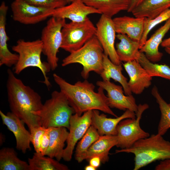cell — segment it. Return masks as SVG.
Here are the masks:
<instances>
[{
    "instance_id": "5",
    "label": "cell",
    "mask_w": 170,
    "mask_h": 170,
    "mask_svg": "<svg viewBox=\"0 0 170 170\" xmlns=\"http://www.w3.org/2000/svg\"><path fill=\"white\" fill-rule=\"evenodd\" d=\"M104 54L102 47L95 36L81 48L70 53L63 59L61 65L65 66L74 63L80 64L83 67L81 75L87 79L91 71L100 75L103 70Z\"/></svg>"
},
{
    "instance_id": "30",
    "label": "cell",
    "mask_w": 170,
    "mask_h": 170,
    "mask_svg": "<svg viewBox=\"0 0 170 170\" xmlns=\"http://www.w3.org/2000/svg\"><path fill=\"white\" fill-rule=\"evenodd\" d=\"M136 61L152 77L158 76L170 80V67L168 65L152 62L147 58L144 53L140 52Z\"/></svg>"
},
{
    "instance_id": "3",
    "label": "cell",
    "mask_w": 170,
    "mask_h": 170,
    "mask_svg": "<svg viewBox=\"0 0 170 170\" xmlns=\"http://www.w3.org/2000/svg\"><path fill=\"white\" fill-rule=\"evenodd\" d=\"M125 152L134 155L133 170H138L157 160L170 158V142L157 133L136 141L131 147L116 150L115 153Z\"/></svg>"
},
{
    "instance_id": "41",
    "label": "cell",
    "mask_w": 170,
    "mask_h": 170,
    "mask_svg": "<svg viewBox=\"0 0 170 170\" xmlns=\"http://www.w3.org/2000/svg\"><path fill=\"white\" fill-rule=\"evenodd\" d=\"M166 52L170 55V47H167L165 48Z\"/></svg>"
},
{
    "instance_id": "21",
    "label": "cell",
    "mask_w": 170,
    "mask_h": 170,
    "mask_svg": "<svg viewBox=\"0 0 170 170\" xmlns=\"http://www.w3.org/2000/svg\"><path fill=\"white\" fill-rule=\"evenodd\" d=\"M170 29V18L157 29L150 37L147 39L139 49L151 62L155 63L161 60L163 54L159 50V47L164 36Z\"/></svg>"
},
{
    "instance_id": "19",
    "label": "cell",
    "mask_w": 170,
    "mask_h": 170,
    "mask_svg": "<svg viewBox=\"0 0 170 170\" xmlns=\"http://www.w3.org/2000/svg\"><path fill=\"white\" fill-rule=\"evenodd\" d=\"M8 9L5 2H2L0 6V66L5 65L10 67L16 64L19 56L11 52L8 47L9 38L6 31V25Z\"/></svg>"
},
{
    "instance_id": "9",
    "label": "cell",
    "mask_w": 170,
    "mask_h": 170,
    "mask_svg": "<svg viewBox=\"0 0 170 170\" xmlns=\"http://www.w3.org/2000/svg\"><path fill=\"white\" fill-rule=\"evenodd\" d=\"M149 108V105L146 103L139 104L135 118H128L120 122L116 127L117 147L121 149L129 148L139 140L150 136L140 125L142 115Z\"/></svg>"
},
{
    "instance_id": "36",
    "label": "cell",
    "mask_w": 170,
    "mask_h": 170,
    "mask_svg": "<svg viewBox=\"0 0 170 170\" xmlns=\"http://www.w3.org/2000/svg\"><path fill=\"white\" fill-rule=\"evenodd\" d=\"M155 170H170V158L161 161L155 167Z\"/></svg>"
},
{
    "instance_id": "24",
    "label": "cell",
    "mask_w": 170,
    "mask_h": 170,
    "mask_svg": "<svg viewBox=\"0 0 170 170\" xmlns=\"http://www.w3.org/2000/svg\"><path fill=\"white\" fill-rule=\"evenodd\" d=\"M86 5L98 10L101 14L112 18L128 9L131 0H82Z\"/></svg>"
},
{
    "instance_id": "28",
    "label": "cell",
    "mask_w": 170,
    "mask_h": 170,
    "mask_svg": "<svg viewBox=\"0 0 170 170\" xmlns=\"http://www.w3.org/2000/svg\"><path fill=\"white\" fill-rule=\"evenodd\" d=\"M36 152L28 159L30 170H68V167L50 157Z\"/></svg>"
},
{
    "instance_id": "6",
    "label": "cell",
    "mask_w": 170,
    "mask_h": 170,
    "mask_svg": "<svg viewBox=\"0 0 170 170\" xmlns=\"http://www.w3.org/2000/svg\"><path fill=\"white\" fill-rule=\"evenodd\" d=\"M12 50L18 55V60L14 68V73L20 74L25 69L29 67L39 68L42 73L44 78L42 82L48 87L51 84L47 74L51 69L47 62H42L41 55L42 53V43L41 39L26 41L22 39L18 40Z\"/></svg>"
},
{
    "instance_id": "20",
    "label": "cell",
    "mask_w": 170,
    "mask_h": 170,
    "mask_svg": "<svg viewBox=\"0 0 170 170\" xmlns=\"http://www.w3.org/2000/svg\"><path fill=\"white\" fill-rule=\"evenodd\" d=\"M117 143L116 135H104L101 136L78 159L79 163L84 160H89L94 156H98L101 162L105 163L108 162L109 155L110 150Z\"/></svg>"
},
{
    "instance_id": "35",
    "label": "cell",
    "mask_w": 170,
    "mask_h": 170,
    "mask_svg": "<svg viewBox=\"0 0 170 170\" xmlns=\"http://www.w3.org/2000/svg\"><path fill=\"white\" fill-rule=\"evenodd\" d=\"M49 143V137L48 128L42 137L40 145V154L45 156L48 147Z\"/></svg>"
},
{
    "instance_id": "16",
    "label": "cell",
    "mask_w": 170,
    "mask_h": 170,
    "mask_svg": "<svg viewBox=\"0 0 170 170\" xmlns=\"http://www.w3.org/2000/svg\"><path fill=\"white\" fill-rule=\"evenodd\" d=\"M136 117L135 113L129 110H127L121 116L115 118H108L104 114H100L99 110H93L91 125L96 128L100 136L116 135V127L120 121L125 119Z\"/></svg>"
},
{
    "instance_id": "31",
    "label": "cell",
    "mask_w": 170,
    "mask_h": 170,
    "mask_svg": "<svg viewBox=\"0 0 170 170\" xmlns=\"http://www.w3.org/2000/svg\"><path fill=\"white\" fill-rule=\"evenodd\" d=\"M100 136L96 128L91 125L77 145L75 155V159L77 161Z\"/></svg>"
},
{
    "instance_id": "7",
    "label": "cell",
    "mask_w": 170,
    "mask_h": 170,
    "mask_svg": "<svg viewBox=\"0 0 170 170\" xmlns=\"http://www.w3.org/2000/svg\"><path fill=\"white\" fill-rule=\"evenodd\" d=\"M96 30L88 17L81 22H66L61 30L60 48L70 53L78 50L95 36Z\"/></svg>"
},
{
    "instance_id": "18",
    "label": "cell",
    "mask_w": 170,
    "mask_h": 170,
    "mask_svg": "<svg viewBox=\"0 0 170 170\" xmlns=\"http://www.w3.org/2000/svg\"><path fill=\"white\" fill-rule=\"evenodd\" d=\"M145 18L124 16L112 19L116 33L126 34L132 39L140 42L144 31Z\"/></svg>"
},
{
    "instance_id": "42",
    "label": "cell",
    "mask_w": 170,
    "mask_h": 170,
    "mask_svg": "<svg viewBox=\"0 0 170 170\" xmlns=\"http://www.w3.org/2000/svg\"><path fill=\"white\" fill-rule=\"evenodd\" d=\"M68 4L71 3L75 0H66Z\"/></svg>"
},
{
    "instance_id": "1",
    "label": "cell",
    "mask_w": 170,
    "mask_h": 170,
    "mask_svg": "<svg viewBox=\"0 0 170 170\" xmlns=\"http://www.w3.org/2000/svg\"><path fill=\"white\" fill-rule=\"evenodd\" d=\"M54 81L60 91L65 95L75 113L80 116L89 110H98L112 115L117 116L109 107L104 89L99 87L98 92L95 86L87 79L71 84L56 73L53 74Z\"/></svg>"
},
{
    "instance_id": "39",
    "label": "cell",
    "mask_w": 170,
    "mask_h": 170,
    "mask_svg": "<svg viewBox=\"0 0 170 170\" xmlns=\"http://www.w3.org/2000/svg\"><path fill=\"white\" fill-rule=\"evenodd\" d=\"M161 44L163 48L170 47V37L162 41Z\"/></svg>"
},
{
    "instance_id": "34",
    "label": "cell",
    "mask_w": 170,
    "mask_h": 170,
    "mask_svg": "<svg viewBox=\"0 0 170 170\" xmlns=\"http://www.w3.org/2000/svg\"><path fill=\"white\" fill-rule=\"evenodd\" d=\"M47 128L39 126L33 128L29 130L31 134V143L34 148L35 152L40 153V145L43 134Z\"/></svg>"
},
{
    "instance_id": "23",
    "label": "cell",
    "mask_w": 170,
    "mask_h": 170,
    "mask_svg": "<svg viewBox=\"0 0 170 170\" xmlns=\"http://www.w3.org/2000/svg\"><path fill=\"white\" fill-rule=\"evenodd\" d=\"M120 42L116 44V51L120 60L126 62L137 60L140 48V42L133 40L126 34H117Z\"/></svg>"
},
{
    "instance_id": "27",
    "label": "cell",
    "mask_w": 170,
    "mask_h": 170,
    "mask_svg": "<svg viewBox=\"0 0 170 170\" xmlns=\"http://www.w3.org/2000/svg\"><path fill=\"white\" fill-rule=\"evenodd\" d=\"M0 170H30L29 164L21 160L14 149L4 147L0 150Z\"/></svg>"
},
{
    "instance_id": "40",
    "label": "cell",
    "mask_w": 170,
    "mask_h": 170,
    "mask_svg": "<svg viewBox=\"0 0 170 170\" xmlns=\"http://www.w3.org/2000/svg\"><path fill=\"white\" fill-rule=\"evenodd\" d=\"M84 169L85 170H96L97 169L89 164L86 166L85 167Z\"/></svg>"
},
{
    "instance_id": "13",
    "label": "cell",
    "mask_w": 170,
    "mask_h": 170,
    "mask_svg": "<svg viewBox=\"0 0 170 170\" xmlns=\"http://www.w3.org/2000/svg\"><path fill=\"white\" fill-rule=\"evenodd\" d=\"M96 85L105 90L107 93L108 104L110 108H115L125 111L129 110L136 113L138 106L134 97L132 94H124L122 86L116 85L109 81H99Z\"/></svg>"
},
{
    "instance_id": "2",
    "label": "cell",
    "mask_w": 170,
    "mask_h": 170,
    "mask_svg": "<svg viewBox=\"0 0 170 170\" xmlns=\"http://www.w3.org/2000/svg\"><path fill=\"white\" fill-rule=\"evenodd\" d=\"M6 88L11 112L22 120L30 130L41 126L39 117L33 113L40 110L43 104L40 95L16 77L10 69L7 70Z\"/></svg>"
},
{
    "instance_id": "32",
    "label": "cell",
    "mask_w": 170,
    "mask_h": 170,
    "mask_svg": "<svg viewBox=\"0 0 170 170\" xmlns=\"http://www.w3.org/2000/svg\"><path fill=\"white\" fill-rule=\"evenodd\" d=\"M169 18L170 8L164 11L153 19H150L145 18L144 31L140 41V48L144 45L147 39L148 36L150 31L158 24L163 21H166Z\"/></svg>"
},
{
    "instance_id": "43",
    "label": "cell",
    "mask_w": 170,
    "mask_h": 170,
    "mask_svg": "<svg viewBox=\"0 0 170 170\" xmlns=\"http://www.w3.org/2000/svg\"><path fill=\"white\" fill-rule=\"evenodd\" d=\"M169 104H170V102H169Z\"/></svg>"
},
{
    "instance_id": "37",
    "label": "cell",
    "mask_w": 170,
    "mask_h": 170,
    "mask_svg": "<svg viewBox=\"0 0 170 170\" xmlns=\"http://www.w3.org/2000/svg\"><path fill=\"white\" fill-rule=\"evenodd\" d=\"M89 163L97 169L100 165L101 160L100 158L98 156L93 157L89 160Z\"/></svg>"
},
{
    "instance_id": "33",
    "label": "cell",
    "mask_w": 170,
    "mask_h": 170,
    "mask_svg": "<svg viewBox=\"0 0 170 170\" xmlns=\"http://www.w3.org/2000/svg\"><path fill=\"white\" fill-rule=\"evenodd\" d=\"M37 6L55 9L68 4L66 0H16Z\"/></svg>"
},
{
    "instance_id": "26",
    "label": "cell",
    "mask_w": 170,
    "mask_h": 170,
    "mask_svg": "<svg viewBox=\"0 0 170 170\" xmlns=\"http://www.w3.org/2000/svg\"><path fill=\"white\" fill-rule=\"evenodd\" d=\"M170 8V0H144L132 12L135 17L152 19Z\"/></svg>"
},
{
    "instance_id": "15",
    "label": "cell",
    "mask_w": 170,
    "mask_h": 170,
    "mask_svg": "<svg viewBox=\"0 0 170 170\" xmlns=\"http://www.w3.org/2000/svg\"><path fill=\"white\" fill-rule=\"evenodd\" d=\"M123 66L129 77L128 85L132 93L140 94L151 85L153 77L137 61L125 62Z\"/></svg>"
},
{
    "instance_id": "4",
    "label": "cell",
    "mask_w": 170,
    "mask_h": 170,
    "mask_svg": "<svg viewBox=\"0 0 170 170\" xmlns=\"http://www.w3.org/2000/svg\"><path fill=\"white\" fill-rule=\"evenodd\" d=\"M33 113L39 117L40 126L45 128L63 127L69 129L70 118L75 113L63 93L55 90L41 109Z\"/></svg>"
},
{
    "instance_id": "29",
    "label": "cell",
    "mask_w": 170,
    "mask_h": 170,
    "mask_svg": "<svg viewBox=\"0 0 170 170\" xmlns=\"http://www.w3.org/2000/svg\"><path fill=\"white\" fill-rule=\"evenodd\" d=\"M151 94L159 105L161 114L157 133L163 136L170 128V105L162 98L156 86L153 87Z\"/></svg>"
},
{
    "instance_id": "10",
    "label": "cell",
    "mask_w": 170,
    "mask_h": 170,
    "mask_svg": "<svg viewBox=\"0 0 170 170\" xmlns=\"http://www.w3.org/2000/svg\"><path fill=\"white\" fill-rule=\"evenodd\" d=\"M11 8L14 20L24 25H33L52 16L54 9L37 6L14 0Z\"/></svg>"
},
{
    "instance_id": "25",
    "label": "cell",
    "mask_w": 170,
    "mask_h": 170,
    "mask_svg": "<svg viewBox=\"0 0 170 170\" xmlns=\"http://www.w3.org/2000/svg\"><path fill=\"white\" fill-rule=\"evenodd\" d=\"M122 69L121 64H114L104 54L103 70L100 75L102 80L109 81L112 79L118 82L123 87L125 95H129L132 94V93L129 87L127 78L122 73Z\"/></svg>"
},
{
    "instance_id": "38",
    "label": "cell",
    "mask_w": 170,
    "mask_h": 170,
    "mask_svg": "<svg viewBox=\"0 0 170 170\" xmlns=\"http://www.w3.org/2000/svg\"><path fill=\"white\" fill-rule=\"evenodd\" d=\"M144 0H131L129 8L127 11L128 12H132V11Z\"/></svg>"
},
{
    "instance_id": "22",
    "label": "cell",
    "mask_w": 170,
    "mask_h": 170,
    "mask_svg": "<svg viewBox=\"0 0 170 170\" xmlns=\"http://www.w3.org/2000/svg\"><path fill=\"white\" fill-rule=\"evenodd\" d=\"M48 128L49 143L45 156L55 158L60 161L63 157L65 143L66 141L69 132L66 128L63 127H50Z\"/></svg>"
},
{
    "instance_id": "14",
    "label": "cell",
    "mask_w": 170,
    "mask_h": 170,
    "mask_svg": "<svg viewBox=\"0 0 170 170\" xmlns=\"http://www.w3.org/2000/svg\"><path fill=\"white\" fill-rule=\"evenodd\" d=\"M0 115L3 124L15 137L16 149L23 153L30 150L31 133L26 129L25 122L11 112L5 114L0 110Z\"/></svg>"
},
{
    "instance_id": "8",
    "label": "cell",
    "mask_w": 170,
    "mask_h": 170,
    "mask_svg": "<svg viewBox=\"0 0 170 170\" xmlns=\"http://www.w3.org/2000/svg\"><path fill=\"white\" fill-rule=\"evenodd\" d=\"M65 23V19L52 16L42 31L40 39L42 43V53L52 71L58 66L57 54L62 42L61 30Z\"/></svg>"
},
{
    "instance_id": "11",
    "label": "cell",
    "mask_w": 170,
    "mask_h": 170,
    "mask_svg": "<svg viewBox=\"0 0 170 170\" xmlns=\"http://www.w3.org/2000/svg\"><path fill=\"white\" fill-rule=\"evenodd\" d=\"M92 114V110H89L84 112L82 115L75 113L71 117L67 146L64 149L62 157L65 161L69 162L71 160L76 143L91 125Z\"/></svg>"
},
{
    "instance_id": "17",
    "label": "cell",
    "mask_w": 170,
    "mask_h": 170,
    "mask_svg": "<svg viewBox=\"0 0 170 170\" xmlns=\"http://www.w3.org/2000/svg\"><path fill=\"white\" fill-rule=\"evenodd\" d=\"M101 14L99 11L87 5L82 0H75L71 3L54 9L52 16L68 19L73 22H81L92 14Z\"/></svg>"
},
{
    "instance_id": "12",
    "label": "cell",
    "mask_w": 170,
    "mask_h": 170,
    "mask_svg": "<svg viewBox=\"0 0 170 170\" xmlns=\"http://www.w3.org/2000/svg\"><path fill=\"white\" fill-rule=\"evenodd\" d=\"M96 27L95 36L102 47L104 54L114 64H121L115 47L116 32L112 18L102 14Z\"/></svg>"
}]
</instances>
